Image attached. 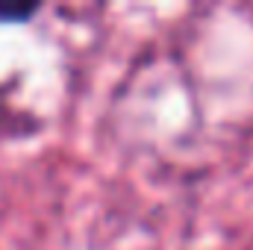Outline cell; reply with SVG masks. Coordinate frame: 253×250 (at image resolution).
I'll return each instance as SVG.
<instances>
[{
  "mask_svg": "<svg viewBox=\"0 0 253 250\" xmlns=\"http://www.w3.org/2000/svg\"><path fill=\"white\" fill-rule=\"evenodd\" d=\"M36 12V6H21V9H15V6H0V18H30Z\"/></svg>",
  "mask_w": 253,
  "mask_h": 250,
  "instance_id": "6da1fadb",
  "label": "cell"
}]
</instances>
